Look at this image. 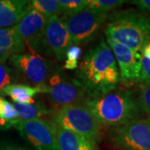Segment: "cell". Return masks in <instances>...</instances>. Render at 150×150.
Here are the masks:
<instances>
[{
    "label": "cell",
    "mask_w": 150,
    "mask_h": 150,
    "mask_svg": "<svg viewBox=\"0 0 150 150\" xmlns=\"http://www.w3.org/2000/svg\"><path fill=\"white\" fill-rule=\"evenodd\" d=\"M138 100L144 115L150 123V84L142 88L138 96Z\"/></svg>",
    "instance_id": "cb8c5ba5"
},
{
    "label": "cell",
    "mask_w": 150,
    "mask_h": 150,
    "mask_svg": "<svg viewBox=\"0 0 150 150\" xmlns=\"http://www.w3.org/2000/svg\"><path fill=\"white\" fill-rule=\"evenodd\" d=\"M56 150H98L97 144L56 124Z\"/></svg>",
    "instance_id": "5bb4252c"
},
{
    "label": "cell",
    "mask_w": 150,
    "mask_h": 150,
    "mask_svg": "<svg viewBox=\"0 0 150 150\" xmlns=\"http://www.w3.org/2000/svg\"><path fill=\"white\" fill-rule=\"evenodd\" d=\"M31 7L47 19L59 17L61 14L60 4L58 0H33Z\"/></svg>",
    "instance_id": "ac0fdd59"
},
{
    "label": "cell",
    "mask_w": 150,
    "mask_h": 150,
    "mask_svg": "<svg viewBox=\"0 0 150 150\" xmlns=\"http://www.w3.org/2000/svg\"><path fill=\"white\" fill-rule=\"evenodd\" d=\"M18 115V119L20 121H31L42 118L44 116L50 115L52 109L41 100H36L33 103H13Z\"/></svg>",
    "instance_id": "e0dca14e"
},
{
    "label": "cell",
    "mask_w": 150,
    "mask_h": 150,
    "mask_svg": "<svg viewBox=\"0 0 150 150\" xmlns=\"http://www.w3.org/2000/svg\"><path fill=\"white\" fill-rule=\"evenodd\" d=\"M139 84L142 88L150 84V60L143 56L141 59V71Z\"/></svg>",
    "instance_id": "d4e9b609"
},
{
    "label": "cell",
    "mask_w": 150,
    "mask_h": 150,
    "mask_svg": "<svg viewBox=\"0 0 150 150\" xmlns=\"http://www.w3.org/2000/svg\"><path fill=\"white\" fill-rule=\"evenodd\" d=\"M20 79L18 73L12 66L6 63L0 64V96H2V92L5 87L18 83Z\"/></svg>",
    "instance_id": "d6986e66"
},
{
    "label": "cell",
    "mask_w": 150,
    "mask_h": 150,
    "mask_svg": "<svg viewBox=\"0 0 150 150\" xmlns=\"http://www.w3.org/2000/svg\"><path fill=\"white\" fill-rule=\"evenodd\" d=\"M82 48L79 46L70 45L69 48L67 49L65 53V57L67 58V59H74L79 61V59L82 56Z\"/></svg>",
    "instance_id": "484cf974"
},
{
    "label": "cell",
    "mask_w": 150,
    "mask_h": 150,
    "mask_svg": "<svg viewBox=\"0 0 150 150\" xmlns=\"http://www.w3.org/2000/svg\"><path fill=\"white\" fill-rule=\"evenodd\" d=\"M108 14L87 7L74 16L64 18L71 45L84 46L95 39Z\"/></svg>",
    "instance_id": "52a82bcc"
},
{
    "label": "cell",
    "mask_w": 150,
    "mask_h": 150,
    "mask_svg": "<svg viewBox=\"0 0 150 150\" xmlns=\"http://www.w3.org/2000/svg\"><path fill=\"white\" fill-rule=\"evenodd\" d=\"M17 121L13 122V121H8V120L4 119V118H0V131H6L8 129L13 128Z\"/></svg>",
    "instance_id": "f1b7e54d"
},
{
    "label": "cell",
    "mask_w": 150,
    "mask_h": 150,
    "mask_svg": "<svg viewBox=\"0 0 150 150\" xmlns=\"http://www.w3.org/2000/svg\"><path fill=\"white\" fill-rule=\"evenodd\" d=\"M9 63L20 79L33 86L46 85L58 65L51 59L33 53L14 54L9 58Z\"/></svg>",
    "instance_id": "ba28073f"
},
{
    "label": "cell",
    "mask_w": 150,
    "mask_h": 150,
    "mask_svg": "<svg viewBox=\"0 0 150 150\" xmlns=\"http://www.w3.org/2000/svg\"><path fill=\"white\" fill-rule=\"evenodd\" d=\"M0 150H34L30 145L18 140L4 137L0 139Z\"/></svg>",
    "instance_id": "603a6c76"
},
{
    "label": "cell",
    "mask_w": 150,
    "mask_h": 150,
    "mask_svg": "<svg viewBox=\"0 0 150 150\" xmlns=\"http://www.w3.org/2000/svg\"><path fill=\"white\" fill-rule=\"evenodd\" d=\"M105 38L118 65L119 82L125 85L139 84L142 54L114 41L111 38Z\"/></svg>",
    "instance_id": "8fae6325"
},
{
    "label": "cell",
    "mask_w": 150,
    "mask_h": 150,
    "mask_svg": "<svg viewBox=\"0 0 150 150\" xmlns=\"http://www.w3.org/2000/svg\"><path fill=\"white\" fill-rule=\"evenodd\" d=\"M47 85L31 86L25 83H14L5 87L2 92V96H9L16 103H33L39 93H46Z\"/></svg>",
    "instance_id": "2e32d148"
},
{
    "label": "cell",
    "mask_w": 150,
    "mask_h": 150,
    "mask_svg": "<svg viewBox=\"0 0 150 150\" xmlns=\"http://www.w3.org/2000/svg\"><path fill=\"white\" fill-rule=\"evenodd\" d=\"M26 48L15 27L0 29V64L6 63L14 54H23Z\"/></svg>",
    "instance_id": "9a60e30c"
},
{
    "label": "cell",
    "mask_w": 150,
    "mask_h": 150,
    "mask_svg": "<svg viewBox=\"0 0 150 150\" xmlns=\"http://www.w3.org/2000/svg\"><path fill=\"white\" fill-rule=\"evenodd\" d=\"M75 76L88 97L104 95L116 89L119 71L112 49L103 38L88 50Z\"/></svg>",
    "instance_id": "6da1fadb"
},
{
    "label": "cell",
    "mask_w": 150,
    "mask_h": 150,
    "mask_svg": "<svg viewBox=\"0 0 150 150\" xmlns=\"http://www.w3.org/2000/svg\"><path fill=\"white\" fill-rule=\"evenodd\" d=\"M47 18L31 8L22 20L15 25L18 34L33 54L42 57H52L53 54L45 39V26Z\"/></svg>",
    "instance_id": "9c48e42d"
},
{
    "label": "cell",
    "mask_w": 150,
    "mask_h": 150,
    "mask_svg": "<svg viewBox=\"0 0 150 150\" xmlns=\"http://www.w3.org/2000/svg\"><path fill=\"white\" fill-rule=\"evenodd\" d=\"M31 8L28 0H0V29L14 27Z\"/></svg>",
    "instance_id": "4fadbf2b"
},
{
    "label": "cell",
    "mask_w": 150,
    "mask_h": 150,
    "mask_svg": "<svg viewBox=\"0 0 150 150\" xmlns=\"http://www.w3.org/2000/svg\"><path fill=\"white\" fill-rule=\"evenodd\" d=\"M61 14L66 18L74 16L84 10L88 5L86 0H59Z\"/></svg>",
    "instance_id": "ffe728a7"
},
{
    "label": "cell",
    "mask_w": 150,
    "mask_h": 150,
    "mask_svg": "<svg viewBox=\"0 0 150 150\" xmlns=\"http://www.w3.org/2000/svg\"><path fill=\"white\" fill-rule=\"evenodd\" d=\"M79 61L74 59H66L64 64V69L66 70H77L79 68Z\"/></svg>",
    "instance_id": "83f0119b"
},
{
    "label": "cell",
    "mask_w": 150,
    "mask_h": 150,
    "mask_svg": "<svg viewBox=\"0 0 150 150\" xmlns=\"http://www.w3.org/2000/svg\"><path fill=\"white\" fill-rule=\"evenodd\" d=\"M46 85L47 98L56 107L83 103L88 97L79 81L75 78H70L59 65H57Z\"/></svg>",
    "instance_id": "5b68a950"
},
{
    "label": "cell",
    "mask_w": 150,
    "mask_h": 150,
    "mask_svg": "<svg viewBox=\"0 0 150 150\" xmlns=\"http://www.w3.org/2000/svg\"><path fill=\"white\" fill-rule=\"evenodd\" d=\"M83 103L102 127L115 128L144 116L138 97L131 90H112L100 96L87 97Z\"/></svg>",
    "instance_id": "7a4b0ae2"
},
{
    "label": "cell",
    "mask_w": 150,
    "mask_h": 150,
    "mask_svg": "<svg viewBox=\"0 0 150 150\" xmlns=\"http://www.w3.org/2000/svg\"><path fill=\"white\" fill-rule=\"evenodd\" d=\"M103 32L105 37L141 54L150 40V18L134 8L115 10L108 14Z\"/></svg>",
    "instance_id": "3957f363"
},
{
    "label": "cell",
    "mask_w": 150,
    "mask_h": 150,
    "mask_svg": "<svg viewBox=\"0 0 150 150\" xmlns=\"http://www.w3.org/2000/svg\"><path fill=\"white\" fill-rule=\"evenodd\" d=\"M13 127L34 150H56V123L52 120H18Z\"/></svg>",
    "instance_id": "30bf717a"
},
{
    "label": "cell",
    "mask_w": 150,
    "mask_h": 150,
    "mask_svg": "<svg viewBox=\"0 0 150 150\" xmlns=\"http://www.w3.org/2000/svg\"><path fill=\"white\" fill-rule=\"evenodd\" d=\"M130 3L136 6L138 10L141 11L149 17L150 16V0H134Z\"/></svg>",
    "instance_id": "4316f807"
},
{
    "label": "cell",
    "mask_w": 150,
    "mask_h": 150,
    "mask_svg": "<svg viewBox=\"0 0 150 150\" xmlns=\"http://www.w3.org/2000/svg\"><path fill=\"white\" fill-rule=\"evenodd\" d=\"M124 3H127V1H124V0H90L88 1V7L108 14L109 12H111L113 9H116L117 8L123 5Z\"/></svg>",
    "instance_id": "44dd1931"
},
{
    "label": "cell",
    "mask_w": 150,
    "mask_h": 150,
    "mask_svg": "<svg viewBox=\"0 0 150 150\" xmlns=\"http://www.w3.org/2000/svg\"><path fill=\"white\" fill-rule=\"evenodd\" d=\"M0 118L13 122L18 120L13 104L2 96H0Z\"/></svg>",
    "instance_id": "7402d4cb"
},
{
    "label": "cell",
    "mask_w": 150,
    "mask_h": 150,
    "mask_svg": "<svg viewBox=\"0 0 150 150\" xmlns=\"http://www.w3.org/2000/svg\"><path fill=\"white\" fill-rule=\"evenodd\" d=\"M44 34L53 56L58 61H63L67 49L71 45V38L64 18L54 17L47 19Z\"/></svg>",
    "instance_id": "7c38bea8"
},
{
    "label": "cell",
    "mask_w": 150,
    "mask_h": 150,
    "mask_svg": "<svg viewBox=\"0 0 150 150\" xmlns=\"http://www.w3.org/2000/svg\"><path fill=\"white\" fill-rule=\"evenodd\" d=\"M109 144L120 150H150V123L146 118H137L108 133Z\"/></svg>",
    "instance_id": "8992f818"
},
{
    "label": "cell",
    "mask_w": 150,
    "mask_h": 150,
    "mask_svg": "<svg viewBox=\"0 0 150 150\" xmlns=\"http://www.w3.org/2000/svg\"><path fill=\"white\" fill-rule=\"evenodd\" d=\"M50 116L51 120L58 126L93 143L97 144L102 138L103 127L83 103L54 108Z\"/></svg>",
    "instance_id": "277c9868"
}]
</instances>
